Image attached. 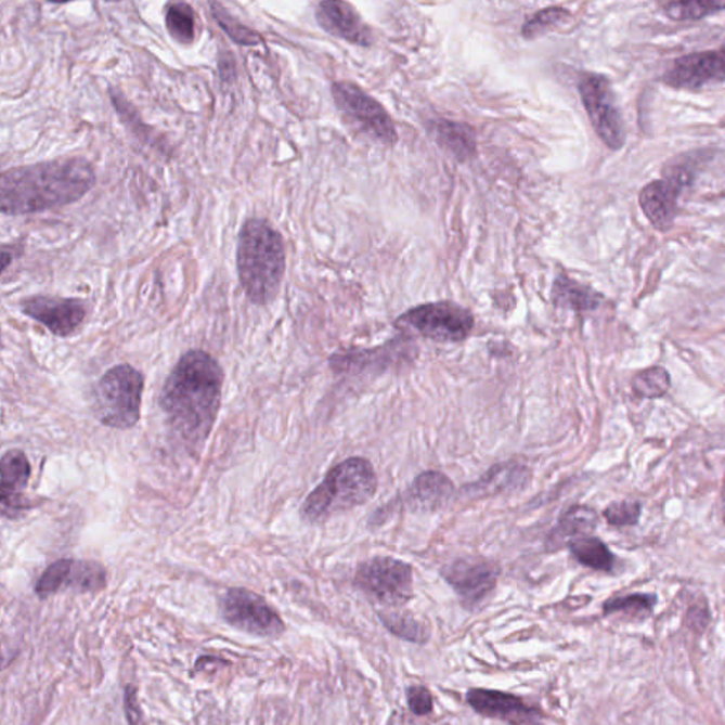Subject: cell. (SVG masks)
Here are the masks:
<instances>
[{
  "instance_id": "obj_1",
  "label": "cell",
  "mask_w": 725,
  "mask_h": 725,
  "mask_svg": "<svg viewBox=\"0 0 725 725\" xmlns=\"http://www.w3.org/2000/svg\"><path fill=\"white\" fill-rule=\"evenodd\" d=\"M224 374L219 362L203 350L179 359L160 392V409L184 448L202 450L215 427Z\"/></svg>"
},
{
  "instance_id": "obj_2",
  "label": "cell",
  "mask_w": 725,
  "mask_h": 725,
  "mask_svg": "<svg viewBox=\"0 0 725 725\" xmlns=\"http://www.w3.org/2000/svg\"><path fill=\"white\" fill-rule=\"evenodd\" d=\"M94 184V169L86 159L21 166L4 170L0 178V209L4 216H25L72 205L85 197Z\"/></svg>"
},
{
  "instance_id": "obj_3",
  "label": "cell",
  "mask_w": 725,
  "mask_h": 725,
  "mask_svg": "<svg viewBox=\"0 0 725 725\" xmlns=\"http://www.w3.org/2000/svg\"><path fill=\"white\" fill-rule=\"evenodd\" d=\"M283 237L267 220L249 219L238 235L239 284L249 301L268 305L280 293L285 274Z\"/></svg>"
},
{
  "instance_id": "obj_4",
  "label": "cell",
  "mask_w": 725,
  "mask_h": 725,
  "mask_svg": "<svg viewBox=\"0 0 725 725\" xmlns=\"http://www.w3.org/2000/svg\"><path fill=\"white\" fill-rule=\"evenodd\" d=\"M378 479L372 462L349 458L337 464L305 499L301 516L308 523H323L335 515L366 505L376 496Z\"/></svg>"
},
{
  "instance_id": "obj_5",
  "label": "cell",
  "mask_w": 725,
  "mask_h": 725,
  "mask_svg": "<svg viewBox=\"0 0 725 725\" xmlns=\"http://www.w3.org/2000/svg\"><path fill=\"white\" fill-rule=\"evenodd\" d=\"M145 378L129 364H118L100 378L92 391V411L105 427L129 429L141 417Z\"/></svg>"
},
{
  "instance_id": "obj_6",
  "label": "cell",
  "mask_w": 725,
  "mask_h": 725,
  "mask_svg": "<svg viewBox=\"0 0 725 725\" xmlns=\"http://www.w3.org/2000/svg\"><path fill=\"white\" fill-rule=\"evenodd\" d=\"M354 585L373 601L401 607L413 597V567L392 557H373L355 570Z\"/></svg>"
},
{
  "instance_id": "obj_7",
  "label": "cell",
  "mask_w": 725,
  "mask_h": 725,
  "mask_svg": "<svg viewBox=\"0 0 725 725\" xmlns=\"http://www.w3.org/2000/svg\"><path fill=\"white\" fill-rule=\"evenodd\" d=\"M397 325L410 327L429 340L459 344L472 334L475 319L468 309L452 302H432L411 308Z\"/></svg>"
},
{
  "instance_id": "obj_8",
  "label": "cell",
  "mask_w": 725,
  "mask_h": 725,
  "mask_svg": "<svg viewBox=\"0 0 725 725\" xmlns=\"http://www.w3.org/2000/svg\"><path fill=\"white\" fill-rule=\"evenodd\" d=\"M579 91L599 140L609 150L620 151L626 142L625 125H623L611 82L601 74L585 73L580 78Z\"/></svg>"
},
{
  "instance_id": "obj_9",
  "label": "cell",
  "mask_w": 725,
  "mask_h": 725,
  "mask_svg": "<svg viewBox=\"0 0 725 725\" xmlns=\"http://www.w3.org/2000/svg\"><path fill=\"white\" fill-rule=\"evenodd\" d=\"M332 95L337 108L353 119L372 140L386 146H394L399 141L394 122L385 106L359 86L348 81L334 82Z\"/></svg>"
},
{
  "instance_id": "obj_10",
  "label": "cell",
  "mask_w": 725,
  "mask_h": 725,
  "mask_svg": "<svg viewBox=\"0 0 725 725\" xmlns=\"http://www.w3.org/2000/svg\"><path fill=\"white\" fill-rule=\"evenodd\" d=\"M221 616L231 626L257 636H280L285 623L261 595L246 588H231L221 598Z\"/></svg>"
},
{
  "instance_id": "obj_11",
  "label": "cell",
  "mask_w": 725,
  "mask_h": 725,
  "mask_svg": "<svg viewBox=\"0 0 725 725\" xmlns=\"http://www.w3.org/2000/svg\"><path fill=\"white\" fill-rule=\"evenodd\" d=\"M501 568L483 557H461L441 570V575L468 609L480 607L496 588Z\"/></svg>"
},
{
  "instance_id": "obj_12",
  "label": "cell",
  "mask_w": 725,
  "mask_h": 725,
  "mask_svg": "<svg viewBox=\"0 0 725 725\" xmlns=\"http://www.w3.org/2000/svg\"><path fill=\"white\" fill-rule=\"evenodd\" d=\"M105 584L106 571L99 562L63 558L46 568L37 580L35 591L40 598H49L64 588L99 593Z\"/></svg>"
},
{
  "instance_id": "obj_13",
  "label": "cell",
  "mask_w": 725,
  "mask_h": 725,
  "mask_svg": "<svg viewBox=\"0 0 725 725\" xmlns=\"http://www.w3.org/2000/svg\"><path fill=\"white\" fill-rule=\"evenodd\" d=\"M664 85L677 90H701L725 81V46L674 60L663 74Z\"/></svg>"
},
{
  "instance_id": "obj_14",
  "label": "cell",
  "mask_w": 725,
  "mask_h": 725,
  "mask_svg": "<svg viewBox=\"0 0 725 725\" xmlns=\"http://www.w3.org/2000/svg\"><path fill=\"white\" fill-rule=\"evenodd\" d=\"M22 311L48 327L54 336H70L81 326L87 308L80 299L31 297L22 302Z\"/></svg>"
},
{
  "instance_id": "obj_15",
  "label": "cell",
  "mask_w": 725,
  "mask_h": 725,
  "mask_svg": "<svg viewBox=\"0 0 725 725\" xmlns=\"http://www.w3.org/2000/svg\"><path fill=\"white\" fill-rule=\"evenodd\" d=\"M466 701L483 717L501 720L509 725H542L539 711L510 692L472 689L466 692Z\"/></svg>"
},
{
  "instance_id": "obj_16",
  "label": "cell",
  "mask_w": 725,
  "mask_h": 725,
  "mask_svg": "<svg viewBox=\"0 0 725 725\" xmlns=\"http://www.w3.org/2000/svg\"><path fill=\"white\" fill-rule=\"evenodd\" d=\"M2 469V516L8 519H15L18 515L25 514L31 505L26 501L25 491L29 483L31 466L25 452L21 450H11L2 456L0 462Z\"/></svg>"
},
{
  "instance_id": "obj_17",
  "label": "cell",
  "mask_w": 725,
  "mask_h": 725,
  "mask_svg": "<svg viewBox=\"0 0 725 725\" xmlns=\"http://www.w3.org/2000/svg\"><path fill=\"white\" fill-rule=\"evenodd\" d=\"M316 18L322 29L355 46L367 48L373 35L352 4L345 2H321L316 8Z\"/></svg>"
},
{
  "instance_id": "obj_18",
  "label": "cell",
  "mask_w": 725,
  "mask_h": 725,
  "mask_svg": "<svg viewBox=\"0 0 725 725\" xmlns=\"http://www.w3.org/2000/svg\"><path fill=\"white\" fill-rule=\"evenodd\" d=\"M681 189L671 180H653L640 191L639 205L653 228L668 231L672 228L677 215V198Z\"/></svg>"
},
{
  "instance_id": "obj_19",
  "label": "cell",
  "mask_w": 725,
  "mask_h": 725,
  "mask_svg": "<svg viewBox=\"0 0 725 725\" xmlns=\"http://www.w3.org/2000/svg\"><path fill=\"white\" fill-rule=\"evenodd\" d=\"M455 487L445 474L428 470L418 475L407 491V503L415 512L431 514L448 505Z\"/></svg>"
},
{
  "instance_id": "obj_20",
  "label": "cell",
  "mask_w": 725,
  "mask_h": 725,
  "mask_svg": "<svg viewBox=\"0 0 725 725\" xmlns=\"http://www.w3.org/2000/svg\"><path fill=\"white\" fill-rule=\"evenodd\" d=\"M429 129L438 143L456 159L469 160L477 154V138L469 125L436 119L429 124Z\"/></svg>"
},
{
  "instance_id": "obj_21",
  "label": "cell",
  "mask_w": 725,
  "mask_h": 725,
  "mask_svg": "<svg viewBox=\"0 0 725 725\" xmlns=\"http://www.w3.org/2000/svg\"><path fill=\"white\" fill-rule=\"evenodd\" d=\"M598 525V514L588 506H572L565 515L552 533L548 535V544L554 548L567 546L574 539L590 535Z\"/></svg>"
},
{
  "instance_id": "obj_22",
  "label": "cell",
  "mask_w": 725,
  "mask_h": 725,
  "mask_svg": "<svg viewBox=\"0 0 725 725\" xmlns=\"http://www.w3.org/2000/svg\"><path fill=\"white\" fill-rule=\"evenodd\" d=\"M553 302L557 307L571 309L575 312L595 311L601 305L603 297L590 286L560 275L554 281L552 290Z\"/></svg>"
},
{
  "instance_id": "obj_23",
  "label": "cell",
  "mask_w": 725,
  "mask_h": 725,
  "mask_svg": "<svg viewBox=\"0 0 725 725\" xmlns=\"http://www.w3.org/2000/svg\"><path fill=\"white\" fill-rule=\"evenodd\" d=\"M528 480V468L519 464H503L492 468L487 477L469 487V495H493L496 492L510 491Z\"/></svg>"
},
{
  "instance_id": "obj_24",
  "label": "cell",
  "mask_w": 725,
  "mask_h": 725,
  "mask_svg": "<svg viewBox=\"0 0 725 725\" xmlns=\"http://www.w3.org/2000/svg\"><path fill=\"white\" fill-rule=\"evenodd\" d=\"M568 548L580 565L593 570L611 572L616 567L617 558L607 544L594 535H583L567 544Z\"/></svg>"
},
{
  "instance_id": "obj_25",
  "label": "cell",
  "mask_w": 725,
  "mask_h": 725,
  "mask_svg": "<svg viewBox=\"0 0 725 725\" xmlns=\"http://www.w3.org/2000/svg\"><path fill=\"white\" fill-rule=\"evenodd\" d=\"M166 29L178 43L189 46L196 37L195 11L187 3H172L165 12Z\"/></svg>"
},
{
  "instance_id": "obj_26",
  "label": "cell",
  "mask_w": 725,
  "mask_h": 725,
  "mask_svg": "<svg viewBox=\"0 0 725 725\" xmlns=\"http://www.w3.org/2000/svg\"><path fill=\"white\" fill-rule=\"evenodd\" d=\"M380 620L392 635L413 642V644H425L431 636L428 626L415 620L410 613L383 612L380 613Z\"/></svg>"
},
{
  "instance_id": "obj_27",
  "label": "cell",
  "mask_w": 725,
  "mask_h": 725,
  "mask_svg": "<svg viewBox=\"0 0 725 725\" xmlns=\"http://www.w3.org/2000/svg\"><path fill=\"white\" fill-rule=\"evenodd\" d=\"M663 12L672 21H700L715 13L725 11V0H690V2H668L662 4Z\"/></svg>"
},
{
  "instance_id": "obj_28",
  "label": "cell",
  "mask_w": 725,
  "mask_h": 725,
  "mask_svg": "<svg viewBox=\"0 0 725 725\" xmlns=\"http://www.w3.org/2000/svg\"><path fill=\"white\" fill-rule=\"evenodd\" d=\"M632 389L639 399H660L671 389V374L659 366L645 368L634 377Z\"/></svg>"
},
{
  "instance_id": "obj_29",
  "label": "cell",
  "mask_w": 725,
  "mask_h": 725,
  "mask_svg": "<svg viewBox=\"0 0 725 725\" xmlns=\"http://www.w3.org/2000/svg\"><path fill=\"white\" fill-rule=\"evenodd\" d=\"M210 7L212 16L219 22L221 29H223L235 43L243 46H258L261 43V37L258 36L256 31L244 26L237 18L231 16L221 4L211 3Z\"/></svg>"
},
{
  "instance_id": "obj_30",
  "label": "cell",
  "mask_w": 725,
  "mask_h": 725,
  "mask_svg": "<svg viewBox=\"0 0 725 725\" xmlns=\"http://www.w3.org/2000/svg\"><path fill=\"white\" fill-rule=\"evenodd\" d=\"M567 17H570V13H568L566 9H543V11L534 13V15L525 23L521 34H523L526 39H533V37L544 35L546 31L552 30L553 27L560 25Z\"/></svg>"
},
{
  "instance_id": "obj_31",
  "label": "cell",
  "mask_w": 725,
  "mask_h": 725,
  "mask_svg": "<svg viewBox=\"0 0 725 725\" xmlns=\"http://www.w3.org/2000/svg\"><path fill=\"white\" fill-rule=\"evenodd\" d=\"M658 598L652 594H631L626 597H618L608 599L604 604V612L609 613L627 612V613H646L652 612Z\"/></svg>"
},
{
  "instance_id": "obj_32",
  "label": "cell",
  "mask_w": 725,
  "mask_h": 725,
  "mask_svg": "<svg viewBox=\"0 0 725 725\" xmlns=\"http://www.w3.org/2000/svg\"><path fill=\"white\" fill-rule=\"evenodd\" d=\"M642 505L635 501L613 502L604 510L605 520L613 528H631L639 523Z\"/></svg>"
},
{
  "instance_id": "obj_33",
  "label": "cell",
  "mask_w": 725,
  "mask_h": 725,
  "mask_svg": "<svg viewBox=\"0 0 725 725\" xmlns=\"http://www.w3.org/2000/svg\"><path fill=\"white\" fill-rule=\"evenodd\" d=\"M409 708L415 715L431 713L433 701L431 692L424 686H411L407 689Z\"/></svg>"
},
{
  "instance_id": "obj_34",
  "label": "cell",
  "mask_w": 725,
  "mask_h": 725,
  "mask_svg": "<svg viewBox=\"0 0 725 725\" xmlns=\"http://www.w3.org/2000/svg\"><path fill=\"white\" fill-rule=\"evenodd\" d=\"M124 709L127 711L128 723L131 725H143L142 711L140 703H138V695L135 687L127 686L124 697Z\"/></svg>"
},
{
  "instance_id": "obj_35",
  "label": "cell",
  "mask_w": 725,
  "mask_h": 725,
  "mask_svg": "<svg viewBox=\"0 0 725 725\" xmlns=\"http://www.w3.org/2000/svg\"><path fill=\"white\" fill-rule=\"evenodd\" d=\"M12 262V253L9 251L8 247H3L2 249V271H7V268L9 264Z\"/></svg>"
},
{
  "instance_id": "obj_36",
  "label": "cell",
  "mask_w": 725,
  "mask_h": 725,
  "mask_svg": "<svg viewBox=\"0 0 725 725\" xmlns=\"http://www.w3.org/2000/svg\"><path fill=\"white\" fill-rule=\"evenodd\" d=\"M722 509H723V520L725 523V477H724V484H723V492H722Z\"/></svg>"
}]
</instances>
